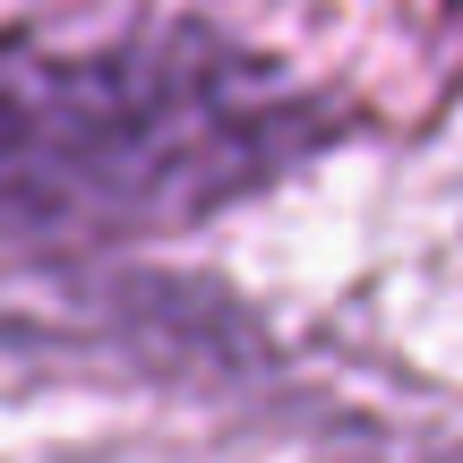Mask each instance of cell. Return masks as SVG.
<instances>
[{
    "mask_svg": "<svg viewBox=\"0 0 463 463\" xmlns=\"http://www.w3.org/2000/svg\"><path fill=\"white\" fill-rule=\"evenodd\" d=\"M326 112L206 34L0 43V232H172L283 181Z\"/></svg>",
    "mask_w": 463,
    "mask_h": 463,
    "instance_id": "6da1fadb",
    "label": "cell"
}]
</instances>
